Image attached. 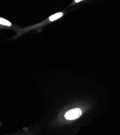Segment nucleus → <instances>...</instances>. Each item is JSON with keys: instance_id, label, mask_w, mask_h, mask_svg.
<instances>
[{"instance_id": "obj_1", "label": "nucleus", "mask_w": 120, "mask_h": 135, "mask_svg": "<svg viewBox=\"0 0 120 135\" xmlns=\"http://www.w3.org/2000/svg\"><path fill=\"white\" fill-rule=\"evenodd\" d=\"M82 115V110L79 108H75L68 111L64 117L67 119L73 120L80 117Z\"/></svg>"}, {"instance_id": "obj_4", "label": "nucleus", "mask_w": 120, "mask_h": 135, "mask_svg": "<svg viewBox=\"0 0 120 135\" xmlns=\"http://www.w3.org/2000/svg\"><path fill=\"white\" fill-rule=\"evenodd\" d=\"M80 1H81V0H79V1H77V0H76V1H75L76 2H80Z\"/></svg>"}, {"instance_id": "obj_2", "label": "nucleus", "mask_w": 120, "mask_h": 135, "mask_svg": "<svg viewBox=\"0 0 120 135\" xmlns=\"http://www.w3.org/2000/svg\"><path fill=\"white\" fill-rule=\"evenodd\" d=\"M62 15H63V14H62V13H56V14H54V15L51 16L49 17V20H50V21H55V20H57V18H60Z\"/></svg>"}, {"instance_id": "obj_3", "label": "nucleus", "mask_w": 120, "mask_h": 135, "mask_svg": "<svg viewBox=\"0 0 120 135\" xmlns=\"http://www.w3.org/2000/svg\"><path fill=\"white\" fill-rule=\"evenodd\" d=\"M0 24L4 25V26H11V23L8 21L6 20V19L2 18H0Z\"/></svg>"}]
</instances>
